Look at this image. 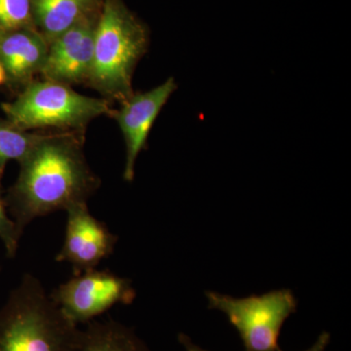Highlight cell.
<instances>
[{"label":"cell","mask_w":351,"mask_h":351,"mask_svg":"<svg viewBox=\"0 0 351 351\" xmlns=\"http://www.w3.org/2000/svg\"><path fill=\"white\" fill-rule=\"evenodd\" d=\"M84 131L43 133L20 161V174L4 198L21 232L38 217L87 202L100 186L88 165Z\"/></svg>","instance_id":"1"},{"label":"cell","mask_w":351,"mask_h":351,"mask_svg":"<svg viewBox=\"0 0 351 351\" xmlns=\"http://www.w3.org/2000/svg\"><path fill=\"white\" fill-rule=\"evenodd\" d=\"M82 336L32 274L0 308V351H82Z\"/></svg>","instance_id":"2"},{"label":"cell","mask_w":351,"mask_h":351,"mask_svg":"<svg viewBox=\"0 0 351 351\" xmlns=\"http://www.w3.org/2000/svg\"><path fill=\"white\" fill-rule=\"evenodd\" d=\"M147 46L145 25L119 0H106L97 21L93 61L85 84L110 101L130 98L134 71Z\"/></svg>","instance_id":"3"},{"label":"cell","mask_w":351,"mask_h":351,"mask_svg":"<svg viewBox=\"0 0 351 351\" xmlns=\"http://www.w3.org/2000/svg\"><path fill=\"white\" fill-rule=\"evenodd\" d=\"M1 108L7 120L24 131H85L92 120L112 117L114 110L106 99L84 96L69 85L46 80H34Z\"/></svg>","instance_id":"4"},{"label":"cell","mask_w":351,"mask_h":351,"mask_svg":"<svg viewBox=\"0 0 351 351\" xmlns=\"http://www.w3.org/2000/svg\"><path fill=\"white\" fill-rule=\"evenodd\" d=\"M205 295L208 308L225 313L239 332L245 351H282L278 343L281 329L298 306L292 291L281 289L243 299L211 291Z\"/></svg>","instance_id":"5"},{"label":"cell","mask_w":351,"mask_h":351,"mask_svg":"<svg viewBox=\"0 0 351 351\" xmlns=\"http://www.w3.org/2000/svg\"><path fill=\"white\" fill-rule=\"evenodd\" d=\"M136 295L129 279L95 269L73 276L50 294L51 299L77 325L87 324L115 304H131Z\"/></svg>","instance_id":"6"},{"label":"cell","mask_w":351,"mask_h":351,"mask_svg":"<svg viewBox=\"0 0 351 351\" xmlns=\"http://www.w3.org/2000/svg\"><path fill=\"white\" fill-rule=\"evenodd\" d=\"M66 213V237L56 261L71 263L73 276H78L112 255L119 237L90 213L87 202L73 205Z\"/></svg>","instance_id":"7"},{"label":"cell","mask_w":351,"mask_h":351,"mask_svg":"<svg viewBox=\"0 0 351 351\" xmlns=\"http://www.w3.org/2000/svg\"><path fill=\"white\" fill-rule=\"evenodd\" d=\"M97 21L98 17L88 16L51 41L39 75L43 80L69 86L86 83L93 61Z\"/></svg>","instance_id":"8"},{"label":"cell","mask_w":351,"mask_h":351,"mask_svg":"<svg viewBox=\"0 0 351 351\" xmlns=\"http://www.w3.org/2000/svg\"><path fill=\"white\" fill-rule=\"evenodd\" d=\"M177 89L175 80L170 77L144 93H134L120 103L119 110H113L112 119L117 120L126 147V161L123 179L132 182L135 177V164L138 154L147 147V137L154 121L171 95Z\"/></svg>","instance_id":"9"},{"label":"cell","mask_w":351,"mask_h":351,"mask_svg":"<svg viewBox=\"0 0 351 351\" xmlns=\"http://www.w3.org/2000/svg\"><path fill=\"white\" fill-rule=\"evenodd\" d=\"M48 44L34 27L0 31V64L5 82L19 93L40 75Z\"/></svg>","instance_id":"10"},{"label":"cell","mask_w":351,"mask_h":351,"mask_svg":"<svg viewBox=\"0 0 351 351\" xmlns=\"http://www.w3.org/2000/svg\"><path fill=\"white\" fill-rule=\"evenodd\" d=\"M94 0H31L32 23L48 44L93 15Z\"/></svg>","instance_id":"11"},{"label":"cell","mask_w":351,"mask_h":351,"mask_svg":"<svg viewBox=\"0 0 351 351\" xmlns=\"http://www.w3.org/2000/svg\"><path fill=\"white\" fill-rule=\"evenodd\" d=\"M82 351H152L132 328L112 318L92 320L83 330Z\"/></svg>","instance_id":"12"},{"label":"cell","mask_w":351,"mask_h":351,"mask_svg":"<svg viewBox=\"0 0 351 351\" xmlns=\"http://www.w3.org/2000/svg\"><path fill=\"white\" fill-rule=\"evenodd\" d=\"M43 133L21 130L8 120H0V181L9 160L22 161Z\"/></svg>","instance_id":"13"},{"label":"cell","mask_w":351,"mask_h":351,"mask_svg":"<svg viewBox=\"0 0 351 351\" xmlns=\"http://www.w3.org/2000/svg\"><path fill=\"white\" fill-rule=\"evenodd\" d=\"M34 27L31 0H0V31Z\"/></svg>","instance_id":"14"},{"label":"cell","mask_w":351,"mask_h":351,"mask_svg":"<svg viewBox=\"0 0 351 351\" xmlns=\"http://www.w3.org/2000/svg\"><path fill=\"white\" fill-rule=\"evenodd\" d=\"M23 233L15 221L8 216L5 201L2 198V186L0 181V239L5 246L7 257L13 258L19 249V242Z\"/></svg>","instance_id":"15"},{"label":"cell","mask_w":351,"mask_h":351,"mask_svg":"<svg viewBox=\"0 0 351 351\" xmlns=\"http://www.w3.org/2000/svg\"><path fill=\"white\" fill-rule=\"evenodd\" d=\"M330 341H331V335L328 332H322L316 339L315 343L308 350L304 351H325L330 343Z\"/></svg>","instance_id":"16"},{"label":"cell","mask_w":351,"mask_h":351,"mask_svg":"<svg viewBox=\"0 0 351 351\" xmlns=\"http://www.w3.org/2000/svg\"><path fill=\"white\" fill-rule=\"evenodd\" d=\"M178 339H179V343H181L182 348L186 351H209L204 350V348H201L199 346L195 345L189 337L186 336V334H182V332L179 334Z\"/></svg>","instance_id":"17"},{"label":"cell","mask_w":351,"mask_h":351,"mask_svg":"<svg viewBox=\"0 0 351 351\" xmlns=\"http://www.w3.org/2000/svg\"><path fill=\"white\" fill-rule=\"evenodd\" d=\"M5 83V73H4L3 69H2L1 64H0V85Z\"/></svg>","instance_id":"18"}]
</instances>
